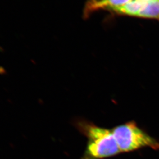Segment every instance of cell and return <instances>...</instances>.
Masks as SVG:
<instances>
[{"label":"cell","mask_w":159,"mask_h":159,"mask_svg":"<svg viewBox=\"0 0 159 159\" xmlns=\"http://www.w3.org/2000/svg\"><path fill=\"white\" fill-rule=\"evenodd\" d=\"M73 125L87 139L85 151L80 159H107L121 153L111 129L83 118L74 119Z\"/></svg>","instance_id":"6da1fadb"},{"label":"cell","mask_w":159,"mask_h":159,"mask_svg":"<svg viewBox=\"0 0 159 159\" xmlns=\"http://www.w3.org/2000/svg\"><path fill=\"white\" fill-rule=\"evenodd\" d=\"M120 153H130L143 148L159 150V141L132 120L117 125L112 129Z\"/></svg>","instance_id":"7a4b0ae2"},{"label":"cell","mask_w":159,"mask_h":159,"mask_svg":"<svg viewBox=\"0 0 159 159\" xmlns=\"http://www.w3.org/2000/svg\"><path fill=\"white\" fill-rule=\"evenodd\" d=\"M131 0H88L84 9V17L87 18L94 12L105 10L112 12L125 6Z\"/></svg>","instance_id":"3957f363"},{"label":"cell","mask_w":159,"mask_h":159,"mask_svg":"<svg viewBox=\"0 0 159 159\" xmlns=\"http://www.w3.org/2000/svg\"><path fill=\"white\" fill-rule=\"evenodd\" d=\"M146 1L143 0H131L125 6L114 10L112 13L118 16L137 17L146 5Z\"/></svg>","instance_id":"277c9868"},{"label":"cell","mask_w":159,"mask_h":159,"mask_svg":"<svg viewBox=\"0 0 159 159\" xmlns=\"http://www.w3.org/2000/svg\"><path fill=\"white\" fill-rule=\"evenodd\" d=\"M137 17L152 19L159 21V0L147 1L146 5Z\"/></svg>","instance_id":"5b68a950"},{"label":"cell","mask_w":159,"mask_h":159,"mask_svg":"<svg viewBox=\"0 0 159 159\" xmlns=\"http://www.w3.org/2000/svg\"><path fill=\"white\" fill-rule=\"evenodd\" d=\"M143 1H149V0H143Z\"/></svg>","instance_id":"8992f818"}]
</instances>
